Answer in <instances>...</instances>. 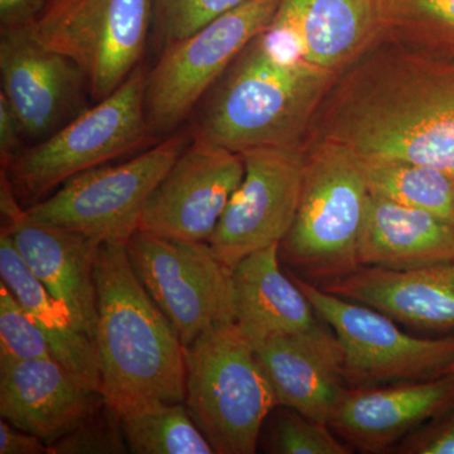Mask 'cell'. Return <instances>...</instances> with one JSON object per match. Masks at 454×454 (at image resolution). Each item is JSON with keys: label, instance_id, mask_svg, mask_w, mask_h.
<instances>
[{"label": "cell", "instance_id": "obj_20", "mask_svg": "<svg viewBox=\"0 0 454 454\" xmlns=\"http://www.w3.org/2000/svg\"><path fill=\"white\" fill-rule=\"evenodd\" d=\"M321 288L411 327L454 333V260L402 271L360 267Z\"/></svg>", "mask_w": 454, "mask_h": 454}, {"label": "cell", "instance_id": "obj_14", "mask_svg": "<svg viewBox=\"0 0 454 454\" xmlns=\"http://www.w3.org/2000/svg\"><path fill=\"white\" fill-rule=\"evenodd\" d=\"M0 210L5 221L2 229L11 236L33 274L53 297L71 310L80 330L95 340L98 321L95 264L100 241L82 232L33 220L20 206L3 170Z\"/></svg>", "mask_w": 454, "mask_h": 454}, {"label": "cell", "instance_id": "obj_16", "mask_svg": "<svg viewBox=\"0 0 454 454\" xmlns=\"http://www.w3.org/2000/svg\"><path fill=\"white\" fill-rule=\"evenodd\" d=\"M454 405V375L369 387H346L328 426L351 448L364 453L394 450Z\"/></svg>", "mask_w": 454, "mask_h": 454}, {"label": "cell", "instance_id": "obj_31", "mask_svg": "<svg viewBox=\"0 0 454 454\" xmlns=\"http://www.w3.org/2000/svg\"><path fill=\"white\" fill-rule=\"evenodd\" d=\"M394 450L400 454H454V405L447 413L400 442Z\"/></svg>", "mask_w": 454, "mask_h": 454}, {"label": "cell", "instance_id": "obj_7", "mask_svg": "<svg viewBox=\"0 0 454 454\" xmlns=\"http://www.w3.org/2000/svg\"><path fill=\"white\" fill-rule=\"evenodd\" d=\"M152 27V0H46L28 28L82 68L98 103L138 70Z\"/></svg>", "mask_w": 454, "mask_h": 454}, {"label": "cell", "instance_id": "obj_4", "mask_svg": "<svg viewBox=\"0 0 454 454\" xmlns=\"http://www.w3.org/2000/svg\"><path fill=\"white\" fill-rule=\"evenodd\" d=\"M306 145L300 206L279 254L297 276L324 286L360 268L358 240L372 193L365 163L348 146L327 139Z\"/></svg>", "mask_w": 454, "mask_h": 454}, {"label": "cell", "instance_id": "obj_5", "mask_svg": "<svg viewBox=\"0 0 454 454\" xmlns=\"http://www.w3.org/2000/svg\"><path fill=\"white\" fill-rule=\"evenodd\" d=\"M184 348V403L193 422L215 453H255L278 402L252 343L230 319Z\"/></svg>", "mask_w": 454, "mask_h": 454}, {"label": "cell", "instance_id": "obj_27", "mask_svg": "<svg viewBox=\"0 0 454 454\" xmlns=\"http://www.w3.org/2000/svg\"><path fill=\"white\" fill-rule=\"evenodd\" d=\"M265 452L273 454H349L352 448L337 437L328 423L310 419L288 406L269 415Z\"/></svg>", "mask_w": 454, "mask_h": 454}, {"label": "cell", "instance_id": "obj_23", "mask_svg": "<svg viewBox=\"0 0 454 454\" xmlns=\"http://www.w3.org/2000/svg\"><path fill=\"white\" fill-rule=\"evenodd\" d=\"M0 276L23 309L37 322L55 357L89 387L100 391V363L94 340L80 330L73 313L33 274L11 236L0 232Z\"/></svg>", "mask_w": 454, "mask_h": 454}, {"label": "cell", "instance_id": "obj_24", "mask_svg": "<svg viewBox=\"0 0 454 454\" xmlns=\"http://www.w3.org/2000/svg\"><path fill=\"white\" fill-rule=\"evenodd\" d=\"M382 41L454 61V0H378Z\"/></svg>", "mask_w": 454, "mask_h": 454}, {"label": "cell", "instance_id": "obj_32", "mask_svg": "<svg viewBox=\"0 0 454 454\" xmlns=\"http://www.w3.org/2000/svg\"><path fill=\"white\" fill-rule=\"evenodd\" d=\"M25 137L22 125L13 107L0 92V163L5 168L22 151V138Z\"/></svg>", "mask_w": 454, "mask_h": 454}, {"label": "cell", "instance_id": "obj_10", "mask_svg": "<svg viewBox=\"0 0 454 454\" xmlns=\"http://www.w3.org/2000/svg\"><path fill=\"white\" fill-rule=\"evenodd\" d=\"M280 0H247L195 33L163 47L146 73V121L158 138L177 129L245 47L265 31Z\"/></svg>", "mask_w": 454, "mask_h": 454}, {"label": "cell", "instance_id": "obj_17", "mask_svg": "<svg viewBox=\"0 0 454 454\" xmlns=\"http://www.w3.org/2000/svg\"><path fill=\"white\" fill-rule=\"evenodd\" d=\"M265 35L340 76L382 41L378 0H280Z\"/></svg>", "mask_w": 454, "mask_h": 454}, {"label": "cell", "instance_id": "obj_33", "mask_svg": "<svg viewBox=\"0 0 454 454\" xmlns=\"http://www.w3.org/2000/svg\"><path fill=\"white\" fill-rule=\"evenodd\" d=\"M0 454H50V448L32 433L0 420Z\"/></svg>", "mask_w": 454, "mask_h": 454}, {"label": "cell", "instance_id": "obj_11", "mask_svg": "<svg viewBox=\"0 0 454 454\" xmlns=\"http://www.w3.org/2000/svg\"><path fill=\"white\" fill-rule=\"evenodd\" d=\"M131 268L175 327L182 345L234 319L232 271L208 243L176 240L138 230L127 243Z\"/></svg>", "mask_w": 454, "mask_h": 454}, {"label": "cell", "instance_id": "obj_12", "mask_svg": "<svg viewBox=\"0 0 454 454\" xmlns=\"http://www.w3.org/2000/svg\"><path fill=\"white\" fill-rule=\"evenodd\" d=\"M244 177L208 241L230 270L245 256L280 244L294 223L307 145L260 146L240 153Z\"/></svg>", "mask_w": 454, "mask_h": 454}, {"label": "cell", "instance_id": "obj_18", "mask_svg": "<svg viewBox=\"0 0 454 454\" xmlns=\"http://www.w3.org/2000/svg\"><path fill=\"white\" fill-rule=\"evenodd\" d=\"M104 403L55 357L0 363V415L49 447Z\"/></svg>", "mask_w": 454, "mask_h": 454}, {"label": "cell", "instance_id": "obj_13", "mask_svg": "<svg viewBox=\"0 0 454 454\" xmlns=\"http://www.w3.org/2000/svg\"><path fill=\"white\" fill-rule=\"evenodd\" d=\"M244 172L240 153L193 136L149 196L139 230L208 243Z\"/></svg>", "mask_w": 454, "mask_h": 454}, {"label": "cell", "instance_id": "obj_8", "mask_svg": "<svg viewBox=\"0 0 454 454\" xmlns=\"http://www.w3.org/2000/svg\"><path fill=\"white\" fill-rule=\"evenodd\" d=\"M286 273L339 339L343 352V378L348 387L430 380L452 372L454 336H411L380 310L325 292L294 271Z\"/></svg>", "mask_w": 454, "mask_h": 454}, {"label": "cell", "instance_id": "obj_9", "mask_svg": "<svg viewBox=\"0 0 454 454\" xmlns=\"http://www.w3.org/2000/svg\"><path fill=\"white\" fill-rule=\"evenodd\" d=\"M184 148V137L175 134L127 162L74 176L26 210L37 223L82 232L100 243L127 244L139 230L149 196Z\"/></svg>", "mask_w": 454, "mask_h": 454}, {"label": "cell", "instance_id": "obj_19", "mask_svg": "<svg viewBox=\"0 0 454 454\" xmlns=\"http://www.w3.org/2000/svg\"><path fill=\"white\" fill-rule=\"evenodd\" d=\"M253 348L278 405L328 423L337 400L348 387L342 348L333 331L322 321L309 333L273 337Z\"/></svg>", "mask_w": 454, "mask_h": 454}, {"label": "cell", "instance_id": "obj_15", "mask_svg": "<svg viewBox=\"0 0 454 454\" xmlns=\"http://www.w3.org/2000/svg\"><path fill=\"white\" fill-rule=\"evenodd\" d=\"M0 33L2 94L25 137L41 142L86 109L88 82L73 59L44 47L28 27Z\"/></svg>", "mask_w": 454, "mask_h": 454}, {"label": "cell", "instance_id": "obj_26", "mask_svg": "<svg viewBox=\"0 0 454 454\" xmlns=\"http://www.w3.org/2000/svg\"><path fill=\"white\" fill-rule=\"evenodd\" d=\"M129 453L212 454L210 442L182 403H154L119 413Z\"/></svg>", "mask_w": 454, "mask_h": 454}, {"label": "cell", "instance_id": "obj_29", "mask_svg": "<svg viewBox=\"0 0 454 454\" xmlns=\"http://www.w3.org/2000/svg\"><path fill=\"white\" fill-rule=\"evenodd\" d=\"M247 0H152L153 29L163 47L184 40L215 18L231 11Z\"/></svg>", "mask_w": 454, "mask_h": 454}, {"label": "cell", "instance_id": "obj_34", "mask_svg": "<svg viewBox=\"0 0 454 454\" xmlns=\"http://www.w3.org/2000/svg\"><path fill=\"white\" fill-rule=\"evenodd\" d=\"M44 4L46 0H0V31L31 26Z\"/></svg>", "mask_w": 454, "mask_h": 454}, {"label": "cell", "instance_id": "obj_30", "mask_svg": "<svg viewBox=\"0 0 454 454\" xmlns=\"http://www.w3.org/2000/svg\"><path fill=\"white\" fill-rule=\"evenodd\" d=\"M49 448L50 454L129 453L119 414L106 403Z\"/></svg>", "mask_w": 454, "mask_h": 454}, {"label": "cell", "instance_id": "obj_2", "mask_svg": "<svg viewBox=\"0 0 454 454\" xmlns=\"http://www.w3.org/2000/svg\"><path fill=\"white\" fill-rule=\"evenodd\" d=\"M95 284L94 340L106 404L119 414L154 403H184V345L134 273L127 244L101 243Z\"/></svg>", "mask_w": 454, "mask_h": 454}, {"label": "cell", "instance_id": "obj_3", "mask_svg": "<svg viewBox=\"0 0 454 454\" xmlns=\"http://www.w3.org/2000/svg\"><path fill=\"white\" fill-rule=\"evenodd\" d=\"M337 77L260 33L223 74L195 136L235 153L260 146L306 145Z\"/></svg>", "mask_w": 454, "mask_h": 454}, {"label": "cell", "instance_id": "obj_6", "mask_svg": "<svg viewBox=\"0 0 454 454\" xmlns=\"http://www.w3.org/2000/svg\"><path fill=\"white\" fill-rule=\"evenodd\" d=\"M145 80L139 67L112 95L22 149L2 168L18 201L35 205L74 176L157 143L146 121Z\"/></svg>", "mask_w": 454, "mask_h": 454}, {"label": "cell", "instance_id": "obj_21", "mask_svg": "<svg viewBox=\"0 0 454 454\" xmlns=\"http://www.w3.org/2000/svg\"><path fill=\"white\" fill-rule=\"evenodd\" d=\"M279 244L245 256L232 270L234 322L252 345L322 324L300 286L283 273Z\"/></svg>", "mask_w": 454, "mask_h": 454}, {"label": "cell", "instance_id": "obj_35", "mask_svg": "<svg viewBox=\"0 0 454 454\" xmlns=\"http://www.w3.org/2000/svg\"><path fill=\"white\" fill-rule=\"evenodd\" d=\"M450 373H453V375H454V366H453L452 372H450Z\"/></svg>", "mask_w": 454, "mask_h": 454}, {"label": "cell", "instance_id": "obj_28", "mask_svg": "<svg viewBox=\"0 0 454 454\" xmlns=\"http://www.w3.org/2000/svg\"><path fill=\"white\" fill-rule=\"evenodd\" d=\"M51 357L55 354L49 337L8 286L0 283V363Z\"/></svg>", "mask_w": 454, "mask_h": 454}, {"label": "cell", "instance_id": "obj_1", "mask_svg": "<svg viewBox=\"0 0 454 454\" xmlns=\"http://www.w3.org/2000/svg\"><path fill=\"white\" fill-rule=\"evenodd\" d=\"M454 176V61L381 41L337 77L309 140Z\"/></svg>", "mask_w": 454, "mask_h": 454}, {"label": "cell", "instance_id": "obj_25", "mask_svg": "<svg viewBox=\"0 0 454 454\" xmlns=\"http://www.w3.org/2000/svg\"><path fill=\"white\" fill-rule=\"evenodd\" d=\"M364 163L372 195L429 212L454 226V176L450 173L400 160Z\"/></svg>", "mask_w": 454, "mask_h": 454}, {"label": "cell", "instance_id": "obj_22", "mask_svg": "<svg viewBox=\"0 0 454 454\" xmlns=\"http://www.w3.org/2000/svg\"><path fill=\"white\" fill-rule=\"evenodd\" d=\"M360 267L413 270L454 260V226L429 212L370 195L358 240Z\"/></svg>", "mask_w": 454, "mask_h": 454}]
</instances>
